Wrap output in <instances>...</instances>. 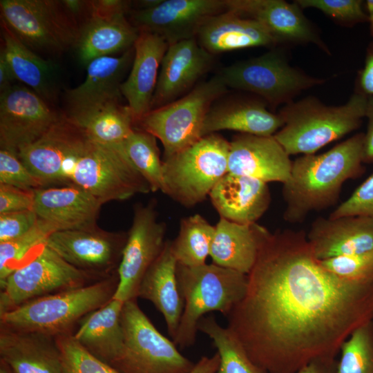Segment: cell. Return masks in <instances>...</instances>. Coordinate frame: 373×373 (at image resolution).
<instances>
[{"label":"cell","mask_w":373,"mask_h":373,"mask_svg":"<svg viewBox=\"0 0 373 373\" xmlns=\"http://www.w3.org/2000/svg\"><path fill=\"white\" fill-rule=\"evenodd\" d=\"M249 356L268 373H297L336 358L352 333L373 320V280L327 271L303 230L264 227L244 298L226 317Z\"/></svg>","instance_id":"cell-1"},{"label":"cell","mask_w":373,"mask_h":373,"mask_svg":"<svg viewBox=\"0 0 373 373\" xmlns=\"http://www.w3.org/2000/svg\"><path fill=\"white\" fill-rule=\"evenodd\" d=\"M363 139L364 133H358L324 153L303 155L292 161L282 189L285 221L301 222L311 212L337 202L344 182L364 172Z\"/></svg>","instance_id":"cell-2"},{"label":"cell","mask_w":373,"mask_h":373,"mask_svg":"<svg viewBox=\"0 0 373 373\" xmlns=\"http://www.w3.org/2000/svg\"><path fill=\"white\" fill-rule=\"evenodd\" d=\"M367 97L354 91L344 104L327 106L314 96L284 105V125L274 135L289 155L314 154L358 128L365 117Z\"/></svg>","instance_id":"cell-3"},{"label":"cell","mask_w":373,"mask_h":373,"mask_svg":"<svg viewBox=\"0 0 373 373\" xmlns=\"http://www.w3.org/2000/svg\"><path fill=\"white\" fill-rule=\"evenodd\" d=\"M62 173L64 186L82 188L102 204L151 191L128 159L123 144H104L86 132L65 160Z\"/></svg>","instance_id":"cell-4"},{"label":"cell","mask_w":373,"mask_h":373,"mask_svg":"<svg viewBox=\"0 0 373 373\" xmlns=\"http://www.w3.org/2000/svg\"><path fill=\"white\" fill-rule=\"evenodd\" d=\"M117 271L89 285L28 301L0 315V327L53 338L73 334L74 326L112 299Z\"/></svg>","instance_id":"cell-5"},{"label":"cell","mask_w":373,"mask_h":373,"mask_svg":"<svg viewBox=\"0 0 373 373\" xmlns=\"http://www.w3.org/2000/svg\"><path fill=\"white\" fill-rule=\"evenodd\" d=\"M177 278L184 309L173 341L182 349L195 343L198 324L205 314L218 312L227 317L247 287V274L213 263L196 267L178 264Z\"/></svg>","instance_id":"cell-6"},{"label":"cell","mask_w":373,"mask_h":373,"mask_svg":"<svg viewBox=\"0 0 373 373\" xmlns=\"http://www.w3.org/2000/svg\"><path fill=\"white\" fill-rule=\"evenodd\" d=\"M229 148L230 142L211 133L164 159L161 191L187 208L203 202L228 173Z\"/></svg>","instance_id":"cell-7"},{"label":"cell","mask_w":373,"mask_h":373,"mask_svg":"<svg viewBox=\"0 0 373 373\" xmlns=\"http://www.w3.org/2000/svg\"><path fill=\"white\" fill-rule=\"evenodd\" d=\"M227 90L226 84L217 74L198 83L183 97L151 110L136 126L159 139L164 147V159H166L202 137L207 113Z\"/></svg>","instance_id":"cell-8"},{"label":"cell","mask_w":373,"mask_h":373,"mask_svg":"<svg viewBox=\"0 0 373 373\" xmlns=\"http://www.w3.org/2000/svg\"><path fill=\"white\" fill-rule=\"evenodd\" d=\"M1 21L34 52L59 55L75 47L79 25L62 1L1 0Z\"/></svg>","instance_id":"cell-9"},{"label":"cell","mask_w":373,"mask_h":373,"mask_svg":"<svg viewBox=\"0 0 373 373\" xmlns=\"http://www.w3.org/2000/svg\"><path fill=\"white\" fill-rule=\"evenodd\" d=\"M121 323L124 347L111 365L122 373H189L195 363L183 356L173 340L162 334L139 307L124 302Z\"/></svg>","instance_id":"cell-10"},{"label":"cell","mask_w":373,"mask_h":373,"mask_svg":"<svg viewBox=\"0 0 373 373\" xmlns=\"http://www.w3.org/2000/svg\"><path fill=\"white\" fill-rule=\"evenodd\" d=\"M218 74L227 88L252 93L272 107L294 102L303 90L325 80L291 66L276 50L228 66Z\"/></svg>","instance_id":"cell-11"},{"label":"cell","mask_w":373,"mask_h":373,"mask_svg":"<svg viewBox=\"0 0 373 373\" xmlns=\"http://www.w3.org/2000/svg\"><path fill=\"white\" fill-rule=\"evenodd\" d=\"M99 280L73 267L45 244L0 284V315L34 299Z\"/></svg>","instance_id":"cell-12"},{"label":"cell","mask_w":373,"mask_h":373,"mask_svg":"<svg viewBox=\"0 0 373 373\" xmlns=\"http://www.w3.org/2000/svg\"><path fill=\"white\" fill-rule=\"evenodd\" d=\"M155 207L156 202L152 200L133 208V222L117 269L118 284L113 296L124 303L137 299L140 283L166 241V226L158 221Z\"/></svg>","instance_id":"cell-13"},{"label":"cell","mask_w":373,"mask_h":373,"mask_svg":"<svg viewBox=\"0 0 373 373\" xmlns=\"http://www.w3.org/2000/svg\"><path fill=\"white\" fill-rule=\"evenodd\" d=\"M50 104L28 86L14 84L0 95V146L17 155L60 118Z\"/></svg>","instance_id":"cell-14"},{"label":"cell","mask_w":373,"mask_h":373,"mask_svg":"<svg viewBox=\"0 0 373 373\" xmlns=\"http://www.w3.org/2000/svg\"><path fill=\"white\" fill-rule=\"evenodd\" d=\"M127 232L93 229L52 233L46 245L73 267L99 279L117 271Z\"/></svg>","instance_id":"cell-15"},{"label":"cell","mask_w":373,"mask_h":373,"mask_svg":"<svg viewBox=\"0 0 373 373\" xmlns=\"http://www.w3.org/2000/svg\"><path fill=\"white\" fill-rule=\"evenodd\" d=\"M227 10L226 0H160L147 9L131 8L127 17L139 32L156 35L170 45L196 39L209 18Z\"/></svg>","instance_id":"cell-16"},{"label":"cell","mask_w":373,"mask_h":373,"mask_svg":"<svg viewBox=\"0 0 373 373\" xmlns=\"http://www.w3.org/2000/svg\"><path fill=\"white\" fill-rule=\"evenodd\" d=\"M135 55L134 46L119 57L106 56L90 61L83 83L66 93L69 118L75 119L121 102L120 86L131 69Z\"/></svg>","instance_id":"cell-17"},{"label":"cell","mask_w":373,"mask_h":373,"mask_svg":"<svg viewBox=\"0 0 373 373\" xmlns=\"http://www.w3.org/2000/svg\"><path fill=\"white\" fill-rule=\"evenodd\" d=\"M213 64V55L196 39L169 45L161 63L151 110L170 104L190 92Z\"/></svg>","instance_id":"cell-18"},{"label":"cell","mask_w":373,"mask_h":373,"mask_svg":"<svg viewBox=\"0 0 373 373\" xmlns=\"http://www.w3.org/2000/svg\"><path fill=\"white\" fill-rule=\"evenodd\" d=\"M226 3L227 10L260 23L278 44H313L329 54L318 30L294 1L226 0Z\"/></svg>","instance_id":"cell-19"},{"label":"cell","mask_w":373,"mask_h":373,"mask_svg":"<svg viewBox=\"0 0 373 373\" xmlns=\"http://www.w3.org/2000/svg\"><path fill=\"white\" fill-rule=\"evenodd\" d=\"M102 202L77 186H49L35 191L33 211L55 231L93 229Z\"/></svg>","instance_id":"cell-20"},{"label":"cell","mask_w":373,"mask_h":373,"mask_svg":"<svg viewBox=\"0 0 373 373\" xmlns=\"http://www.w3.org/2000/svg\"><path fill=\"white\" fill-rule=\"evenodd\" d=\"M289 155L273 136L240 133L230 142L228 173L284 184L291 173Z\"/></svg>","instance_id":"cell-21"},{"label":"cell","mask_w":373,"mask_h":373,"mask_svg":"<svg viewBox=\"0 0 373 373\" xmlns=\"http://www.w3.org/2000/svg\"><path fill=\"white\" fill-rule=\"evenodd\" d=\"M84 130L65 113L17 156L43 187L64 186L62 166Z\"/></svg>","instance_id":"cell-22"},{"label":"cell","mask_w":373,"mask_h":373,"mask_svg":"<svg viewBox=\"0 0 373 373\" xmlns=\"http://www.w3.org/2000/svg\"><path fill=\"white\" fill-rule=\"evenodd\" d=\"M168 46L162 37L146 32H140L134 44L131 70L120 90L131 111L135 127L151 110L161 63Z\"/></svg>","instance_id":"cell-23"},{"label":"cell","mask_w":373,"mask_h":373,"mask_svg":"<svg viewBox=\"0 0 373 373\" xmlns=\"http://www.w3.org/2000/svg\"><path fill=\"white\" fill-rule=\"evenodd\" d=\"M319 260L373 250V219L361 216L318 217L307 235Z\"/></svg>","instance_id":"cell-24"},{"label":"cell","mask_w":373,"mask_h":373,"mask_svg":"<svg viewBox=\"0 0 373 373\" xmlns=\"http://www.w3.org/2000/svg\"><path fill=\"white\" fill-rule=\"evenodd\" d=\"M209 197L220 218L242 224L256 223L271 203L267 182L229 173L213 188Z\"/></svg>","instance_id":"cell-25"},{"label":"cell","mask_w":373,"mask_h":373,"mask_svg":"<svg viewBox=\"0 0 373 373\" xmlns=\"http://www.w3.org/2000/svg\"><path fill=\"white\" fill-rule=\"evenodd\" d=\"M139 35L127 13L88 14L79 25L74 48L80 63L87 66L97 58L125 52L134 46Z\"/></svg>","instance_id":"cell-26"},{"label":"cell","mask_w":373,"mask_h":373,"mask_svg":"<svg viewBox=\"0 0 373 373\" xmlns=\"http://www.w3.org/2000/svg\"><path fill=\"white\" fill-rule=\"evenodd\" d=\"M262 99H235L213 104L204 121L202 136L229 130L258 136H273L284 125Z\"/></svg>","instance_id":"cell-27"},{"label":"cell","mask_w":373,"mask_h":373,"mask_svg":"<svg viewBox=\"0 0 373 373\" xmlns=\"http://www.w3.org/2000/svg\"><path fill=\"white\" fill-rule=\"evenodd\" d=\"M196 39L213 55L248 48L273 47L278 44L260 23L230 10L209 18L201 27Z\"/></svg>","instance_id":"cell-28"},{"label":"cell","mask_w":373,"mask_h":373,"mask_svg":"<svg viewBox=\"0 0 373 373\" xmlns=\"http://www.w3.org/2000/svg\"><path fill=\"white\" fill-rule=\"evenodd\" d=\"M177 265L171 240H166L162 253L144 274L137 291V298L151 302L162 314L171 340L175 336L184 309Z\"/></svg>","instance_id":"cell-29"},{"label":"cell","mask_w":373,"mask_h":373,"mask_svg":"<svg viewBox=\"0 0 373 373\" xmlns=\"http://www.w3.org/2000/svg\"><path fill=\"white\" fill-rule=\"evenodd\" d=\"M0 357L14 373H63L59 350L49 336L0 327Z\"/></svg>","instance_id":"cell-30"},{"label":"cell","mask_w":373,"mask_h":373,"mask_svg":"<svg viewBox=\"0 0 373 373\" xmlns=\"http://www.w3.org/2000/svg\"><path fill=\"white\" fill-rule=\"evenodd\" d=\"M124 302L112 298L84 316L79 323L75 339L90 353L112 365L124 347L121 313Z\"/></svg>","instance_id":"cell-31"},{"label":"cell","mask_w":373,"mask_h":373,"mask_svg":"<svg viewBox=\"0 0 373 373\" xmlns=\"http://www.w3.org/2000/svg\"><path fill=\"white\" fill-rule=\"evenodd\" d=\"M264 227L257 222L242 224L220 218L211 247L212 263L248 274L256 260Z\"/></svg>","instance_id":"cell-32"},{"label":"cell","mask_w":373,"mask_h":373,"mask_svg":"<svg viewBox=\"0 0 373 373\" xmlns=\"http://www.w3.org/2000/svg\"><path fill=\"white\" fill-rule=\"evenodd\" d=\"M2 35L1 48L15 79L28 86L47 103H52L59 92L57 65L26 46L3 23Z\"/></svg>","instance_id":"cell-33"},{"label":"cell","mask_w":373,"mask_h":373,"mask_svg":"<svg viewBox=\"0 0 373 373\" xmlns=\"http://www.w3.org/2000/svg\"><path fill=\"white\" fill-rule=\"evenodd\" d=\"M70 119L82 128L90 138L111 146L122 144L135 128L129 107L121 102Z\"/></svg>","instance_id":"cell-34"},{"label":"cell","mask_w":373,"mask_h":373,"mask_svg":"<svg viewBox=\"0 0 373 373\" xmlns=\"http://www.w3.org/2000/svg\"><path fill=\"white\" fill-rule=\"evenodd\" d=\"M198 329L211 339L217 350L220 361L216 373H268L251 359L233 332L221 326L215 316L202 317Z\"/></svg>","instance_id":"cell-35"},{"label":"cell","mask_w":373,"mask_h":373,"mask_svg":"<svg viewBox=\"0 0 373 373\" xmlns=\"http://www.w3.org/2000/svg\"><path fill=\"white\" fill-rule=\"evenodd\" d=\"M214 232L215 225L200 214L182 218L178 234L171 241L172 251L178 264L186 267L206 264Z\"/></svg>","instance_id":"cell-36"},{"label":"cell","mask_w":373,"mask_h":373,"mask_svg":"<svg viewBox=\"0 0 373 373\" xmlns=\"http://www.w3.org/2000/svg\"><path fill=\"white\" fill-rule=\"evenodd\" d=\"M124 151L137 171L145 179L152 192L163 187V161L156 137L135 128L123 142Z\"/></svg>","instance_id":"cell-37"},{"label":"cell","mask_w":373,"mask_h":373,"mask_svg":"<svg viewBox=\"0 0 373 373\" xmlns=\"http://www.w3.org/2000/svg\"><path fill=\"white\" fill-rule=\"evenodd\" d=\"M53 232L54 229L49 224L38 219L35 225L25 234L0 242V284L44 245Z\"/></svg>","instance_id":"cell-38"},{"label":"cell","mask_w":373,"mask_h":373,"mask_svg":"<svg viewBox=\"0 0 373 373\" xmlns=\"http://www.w3.org/2000/svg\"><path fill=\"white\" fill-rule=\"evenodd\" d=\"M339 353L336 373H373V320L355 329Z\"/></svg>","instance_id":"cell-39"},{"label":"cell","mask_w":373,"mask_h":373,"mask_svg":"<svg viewBox=\"0 0 373 373\" xmlns=\"http://www.w3.org/2000/svg\"><path fill=\"white\" fill-rule=\"evenodd\" d=\"M55 338L61 354L63 373H122L86 350L75 339L73 334Z\"/></svg>","instance_id":"cell-40"},{"label":"cell","mask_w":373,"mask_h":373,"mask_svg":"<svg viewBox=\"0 0 373 373\" xmlns=\"http://www.w3.org/2000/svg\"><path fill=\"white\" fill-rule=\"evenodd\" d=\"M319 261L327 271L343 280L352 282L373 280V250Z\"/></svg>","instance_id":"cell-41"},{"label":"cell","mask_w":373,"mask_h":373,"mask_svg":"<svg viewBox=\"0 0 373 373\" xmlns=\"http://www.w3.org/2000/svg\"><path fill=\"white\" fill-rule=\"evenodd\" d=\"M302 9L320 10L337 23L347 26L367 22V15L361 0H295Z\"/></svg>","instance_id":"cell-42"},{"label":"cell","mask_w":373,"mask_h":373,"mask_svg":"<svg viewBox=\"0 0 373 373\" xmlns=\"http://www.w3.org/2000/svg\"><path fill=\"white\" fill-rule=\"evenodd\" d=\"M0 184L27 190L43 188L39 180L17 155L2 149H0Z\"/></svg>","instance_id":"cell-43"},{"label":"cell","mask_w":373,"mask_h":373,"mask_svg":"<svg viewBox=\"0 0 373 373\" xmlns=\"http://www.w3.org/2000/svg\"><path fill=\"white\" fill-rule=\"evenodd\" d=\"M347 216H361L373 219V174L362 182L329 217Z\"/></svg>","instance_id":"cell-44"},{"label":"cell","mask_w":373,"mask_h":373,"mask_svg":"<svg viewBox=\"0 0 373 373\" xmlns=\"http://www.w3.org/2000/svg\"><path fill=\"white\" fill-rule=\"evenodd\" d=\"M38 218L33 210L0 213V242L15 239L30 231Z\"/></svg>","instance_id":"cell-45"},{"label":"cell","mask_w":373,"mask_h":373,"mask_svg":"<svg viewBox=\"0 0 373 373\" xmlns=\"http://www.w3.org/2000/svg\"><path fill=\"white\" fill-rule=\"evenodd\" d=\"M35 191L0 184V213L33 210Z\"/></svg>","instance_id":"cell-46"},{"label":"cell","mask_w":373,"mask_h":373,"mask_svg":"<svg viewBox=\"0 0 373 373\" xmlns=\"http://www.w3.org/2000/svg\"><path fill=\"white\" fill-rule=\"evenodd\" d=\"M355 91L373 97V41L367 49L363 68L358 72Z\"/></svg>","instance_id":"cell-47"},{"label":"cell","mask_w":373,"mask_h":373,"mask_svg":"<svg viewBox=\"0 0 373 373\" xmlns=\"http://www.w3.org/2000/svg\"><path fill=\"white\" fill-rule=\"evenodd\" d=\"M367 119V131L363 139V163H373V97H367L365 117Z\"/></svg>","instance_id":"cell-48"},{"label":"cell","mask_w":373,"mask_h":373,"mask_svg":"<svg viewBox=\"0 0 373 373\" xmlns=\"http://www.w3.org/2000/svg\"><path fill=\"white\" fill-rule=\"evenodd\" d=\"M336 358H323L312 361L297 373H336Z\"/></svg>","instance_id":"cell-49"},{"label":"cell","mask_w":373,"mask_h":373,"mask_svg":"<svg viewBox=\"0 0 373 373\" xmlns=\"http://www.w3.org/2000/svg\"><path fill=\"white\" fill-rule=\"evenodd\" d=\"M219 361L217 352L211 356H202L189 373H216Z\"/></svg>","instance_id":"cell-50"},{"label":"cell","mask_w":373,"mask_h":373,"mask_svg":"<svg viewBox=\"0 0 373 373\" xmlns=\"http://www.w3.org/2000/svg\"><path fill=\"white\" fill-rule=\"evenodd\" d=\"M16 80L12 69L7 61L2 48L0 52V91L1 93L10 88L12 82Z\"/></svg>","instance_id":"cell-51"},{"label":"cell","mask_w":373,"mask_h":373,"mask_svg":"<svg viewBox=\"0 0 373 373\" xmlns=\"http://www.w3.org/2000/svg\"><path fill=\"white\" fill-rule=\"evenodd\" d=\"M367 22L370 23V34L373 41V0H367L365 3Z\"/></svg>","instance_id":"cell-52"},{"label":"cell","mask_w":373,"mask_h":373,"mask_svg":"<svg viewBox=\"0 0 373 373\" xmlns=\"http://www.w3.org/2000/svg\"><path fill=\"white\" fill-rule=\"evenodd\" d=\"M0 373H14V372L5 362L0 360Z\"/></svg>","instance_id":"cell-53"}]
</instances>
